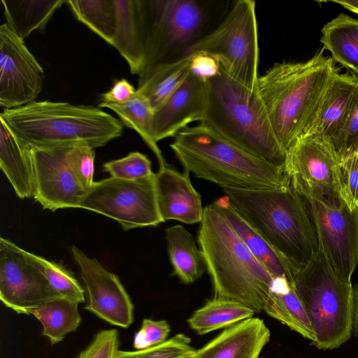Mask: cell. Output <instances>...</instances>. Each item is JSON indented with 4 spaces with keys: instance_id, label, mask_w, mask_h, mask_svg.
I'll use <instances>...</instances> for the list:
<instances>
[{
    "instance_id": "obj_39",
    "label": "cell",
    "mask_w": 358,
    "mask_h": 358,
    "mask_svg": "<svg viewBox=\"0 0 358 358\" xmlns=\"http://www.w3.org/2000/svg\"><path fill=\"white\" fill-rule=\"evenodd\" d=\"M170 332L171 326L166 320L145 318L134 335V348L141 350L162 344L167 340Z\"/></svg>"
},
{
    "instance_id": "obj_12",
    "label": "cell",
    "mask_w": 358,
    "mask_h": 358,
    "mask_svg": "<svg viewBox=\"0 0 358 358\" xmlns=\"http://www.w3.org/2000/svg\"><path fill=\"white\" fill-rule=\"evenodd\" d=\"M62 297L51 286L37 255L0 238V299L19 314Z\"/></svg>"
},
{
    "instance_id": "obj_28",
    "label": "cell",
    "mask_w": 358,
    "mask_h": 358,
    "mask_svg": "<svg viewBox=\"0 0 358 358\" xmlns=\"http://www.w3.org/2000/svg\"><path fill=\"white\" fill-rule=\"evenodd\" d=\"M6 24L24 40L34 31L43 32L66 0H1Z\"/></svg>"
},
{
    "instance_id": "obj_5",
    "label": "cell",
    "mask_w": 358,
    "mask_h": 358,
    "mask_svg": "<svg viewBox=\"0 0 358 358\" xmlns=\"http://www.w3.org/2000/svg\"><path fill=\"white\" fill-rule=\"evenodd\" d=\"M198 242L214 298L240 302L255 313L263 311L274 278L214 203L204 208Z\"/></svg>"
},
{
    "instance_id": "obj_45",
    "label": "cell",
    "mask_w": 358,
    "mask_h": 358,
    "mask_svg": "<svg viewBox=\"0 0 358 358\" xmlns=\"http://www.w3.org/2000/svg\"><path fill=\"white\" fill-rule=\"evenodd\" d=\"M195 350L192 351L191 352H189V353H187V354H186V355H183V356H182V357H180L179 358H193V355H194V353Z\"/></svg>"
},
{
    "instance_id": "obj_15",
    "label": "cell",
    "mask_w": 358,
    "mask_h": 358,
    "mask_svg": "<svg viewBox=\"0 0 358 358\" xmlns=\"http://www.w3.org/2000/svg\"><path fill=\"white\" fill-rule=\"evenodd\" d=\"M71 252L87 292L85 308L110 324L129 327L134 321V305L118 276L78 248L73 246Z\"/></svg>"
},
{
    "instance_id": "obj_6",
    "label": "cell",
    "mask_w": 358,
    "mask_h": 358,
    "mask_svg": "<svg viewBox=\"0 0 358 358\" xmlns=\"http://www.w3.org/2000/svg\"><path fill=\"white\" fill-rule=\"evenodd\" d=\"M203 123L247 152L283 168L286 152L279 143L258 93L220 73L206 81Z\"/></svg>"
},
{
    "instance_id": "obj_36",
    "label": "cell",
    "mask_w": 358,
    "mask_h": 358,
    "mask_svg": "<svg viewBox=\"0 0 358 358\" xmlns=\"http://www.w3.org/2000/svg\"><path fill=\"white\" fill-rule=\"evenodd\" d=\"M195 349L191 338L184 334H178L158 345L141 350H118L115 358H179Z\"/></svg>"
},
{
    "instance_id": "obj_7",
    "label": "cell",
    "mask_w": 358,
    "mask_h": 358,
    "mask_svg": "<svg viewBox=\"0 0 358 358\" xmlns=\"http://www.w3.org/2000/svg\"><path fill=\"white\" fill-rule=\"evenodd\" d=\"M145 64L141 77L155 66L187 55L222 20L227 1L145 0Z\"/></svg>"
},
{
    "instance_id": "obj_23",
    "label": "cell",
    "mask_w": 358,
    "mask_h": 358,
    "mask_svg": "<svg viewBox=\"0 0 358 358\" xmlns=\"http://www.w3.org/2000/svg\"><path fill=\"white\" fill-rule=\"evenodd\" d=\"M0 167L20 199L35 192V171L31 150L22 145L0 121Z\"/></svg>"
},
{
    "instance_id": "obj_44",
    "label": "cell",
    "mask_w": 358,
    "mask_h": 358,
    "mask_svg": "<svg viewBox=\"0 0 358 358\" xmlns=\"http://www.w3.org/2000/svg\"><path fill=\"white\" fill-rule=\"evenodd\" d=\"M333 3H338L345 8V9L350 10L351 12L358 15V0L352 1H331Z\"/></svg>"
},
{
    "instance_id": "obj_27",
    "label": "cell",
    "mask_w": 358,
    "mask_h": 358,
    "mask_svg": "<svg viewBox=\"0 0 358 358\" xmlns=\"http://www.w3.org/2000/svg\"><path fill=\"white\" fill-rule=\"evenodd\" d=\"M165 237L173 275L184 284L194 283L206 269L203 253L194 237L180 224L167 228Z\"/></svg>"
},
{
    "instance_id": "obj_22",
    "label": "cell",
    "mask_w": 358,
    "mask_h": 358,
    "mask_svg": "<svg viewBox=\"0 0 358 358\" xmlns=\"http://www.w3.org/2000/svg\"><path fill=\"white\" fill-rule=\"evenodd\" d=\"M213 203L227 220L252 254L273 278H287L293 280L294 272L289 264L235 209L227 196L219 198Z\"/></svg>"
},
{
    "instance_id": "obj_41",
    "label": "cell",
    "mask_w": 358,
    "mask_h": 358,
    "mask_svg": "<svg viewBox=\"0 0 358 358\" xmlns=\"http://www.w3.org/2000/svg\"><path fill=\"white\" fill-rule=\"evenodd\" d=\"M192 54L191 73L206 81L220 73V64L215 57L202 52Z\"/></svg>"
},
{
    "instance_id": "obj_34",
    "label": "cell",
    "mask_w": 358,
    "mask_h": 358,
    "mask_svg": "<svg viewBox=\"0 0 358 358\" xmlns=\"http://www.w3.org/2000/svg\"><path fill=\"white\" fill-rule=\"evenodd\" d=\"M37 259L50 284L62 297L78 303L85 301V291L69 271L41 256L37 255Z\"/></svg>"
},
{
    "instance_id": "obj_35",
    "label": "cell",
    "mask_w": 358,
    "mask_h": 358,
    "mask_svg": "<svg viewBox=\"0 0 358 358\" xmlns=\"http://www.w3.org/2000/svg\"><path fill=\"white\" fill-rule=\"evenodd\" d=\"M103 169L110 177L127 180L150 177L155 173L150 160L139 152H131L123 158L106 162Z\"/></svg>"
},
{
    "instance_id": "obj_13",
    "label": "cell",
    "mask_w": 358,
    "mask_h": 358,
    "mask_svg": "<svg viewBox=\"0 0 358 358\" xmlns=\"http://www.w3.org/2000/svg\"><path fill=\"white\" fill-rule=\"evenodd\" d=\"M307 203L318 241V252L341 279L352 282L358 265V208L343 201L334 206L307 195Z\"/></svg>"
},
{
    "instance_id": "obj_29",
    "label": "cell",
    "mask_w": 358,
    "mask_h": 358,
    "mask_svg": "<svg viewBox=\"0 0 358 358\" xmlns=\"http://www.w3.org/2000/svg\"><path fill=\"white\" fill-rule=\"evenodd\" d=\"M255 314L252 308L240 302L213 297L196 310L187 322L197 334L205 335L252 317Z\"/></svg>"
},
{
    "instance_id": "obj_30",
    "label": "cell",
    "mask_w": 358,
    "mask_h": 358,
    "mask_svg": "<svg viewBox=\"0 0 358 358\" xmlns=\"http://www.w3.org/2000/svg\"><path fill=\"white\" fill-rule=\"evenodd\" d=\"M99 106L113 111L124 126L134 130L141 137L155 155L159 168L168 165L154 137V110L143 96L136 92L134 96L125 103H100Z\"/></svg>"
},
{
    "instance_id": "obj_38",
    "label": "cell",
    "mask_w": 358,
    "mask_h": 358,
    "mask_svg": "<svg viewBox=\"0 0 358 358\" xmlns=\"http://www.w3.org/2000/svg\"><path fill=\"white\" fill-rule=\"evenodd\" d=\"M94 149L84 145L70 146L69 162L70 166L81 185L89 191L94 184Z\"/></svg>"
},
{
    "instance_id": "obj_14",
    "label": "cell",
    "mask_w": 358,
    "mask_h": 358,
    "mask_svg": "<svg viewBox=\"0 0 358 358\" xmlns=\"http://www.w3.org/2000/svg\"><path fill=\"white\" fill-rule=\"evenodd\" d=\"M43 69L24 40L6 23L0 26V106L4 109L35 101L43 90Z\"/></svg>"
},
{
    "instance_id": "obj_10",
    "label": "cell",
    "mask_w": 358,
    "mask_h": 358,
    "mask_svg": "<svg viewBox=\"0 0 358 358\" xmlns=\"http://www.w3.org/2000/svg\"><path fill=\"white\" fill-rule=\"evenodd\" d=\"M80 208L110 217L124 230L163 222L157 203L155 173L135 180L110 177L94 182Z\"/></svg>"
},
{
    "instance_id": "obj_16",
    "label": "cell",
    "mask_w": 358,
    "mask_h": 358,
    "mask_svg": "<svg viewBox=\"0 0 358 358\" xmlns=\"http://www.w3.org/2000/svg\"><path fill=\"white\" fill-rule=\"evenodd\" d=\"M57 147L31 150L35 171L34 199L43 208L55 211L80 208L87 194L69 162V148Z\"/></svg>"
},
{
    "instance_id": "obj_42",
    "label": "cell",
    "mask_w": 358,
    "mask_h": 358,
    "mask_svg": "<svg viewBox=\"0 0 358 358\" xmlns=\"http://www.w3.org/2000/svg\"><path fill=\"white\" fill-rule=\"evenodd\" d=\"M136 89L125 78L117 80L109 91L101 94L103 103L122 104L131 100Z\"/></svg>"
},
{
    "instance_id": "obj_43",
    "label": "cell",
    "mask_w": 358,
    "mask_h": 358,
    "mask_svg": "<svg viewBox=\"0 0 358 358\" xmlns=\"http://www.w3.org/2000/svg\"><path fill=\"white\" fill-rule=\"evenodd\" d=\"M354 292V320L352 333L355 336H358V284L353 286Z\"/></svg>"
},
{
    "instance_id": "obj_19",
    "label": "cell",
    "mask_w": 358,
    "mask_h": 358,
    "mask_svg": "<svg viewBox=\"0 0 358 358\" xmlns=\"http://www.w3.org/2000/svg\"><path fill=\"white\" fill-rule=\"evenodd\" d=\"M270 338L264 321L252 317L225 328L193 358H259Z\"/></svg>"
},
{
    "instance_id": "obj_18",
    "label": "cell",
    "mask_w": 358,
    "mask_h": 358,
    "mask_svg": "<svg viewBox=\"0 0 358 358\" xmlns=\"http://www.w3.org/2000/svg\"><path fill=\"white\" fill-rule=\"evenodd\" d=\"M155 187L163 222L173 220L189 224L201 223L204 208L189 173H181L169 165L159 168L155 173Z\"/></svg>"
},
{
    "instance_id": "obj_37",
    "label": "cell",
    "mask_w": 358,
    "mask_h": 358,
    "mask_svg": "<svg viewBox=\"0 0 358 358\" xmlns=\"http://www.w3.org/2000/svg\"><path fill=\"white\" fill-rule=\"evenodd\" d=\"M338 183L341 198L350 210L358 208V152L339 159Z\"/></svg>"
},
{
    "instance_id": "obj_26",
    "label": "cell",
    "mask_w": 358,
    "mask_h": 358,
    "mask_svg": "<svg viewBox=\"0 0 358 358\" xmlns=\"http://www.w3.org/2000/svg\"><path fill=\"white\" fill-rule=\"evenodd\" d=\"M321 33L322 48L358 78V20L341 13L326 23Z\"/></svg>"
},
{
    "instance_id": "obj_40",
    "label": "cell",
    "mask_w": 358,
    "mask_h": 358,
    "mask_svg": "<svg viewBox=\"0 0 358 358\" xmlns=\"http://www.w3.org/2000/svg\"><path fill=\"white\" fill-rule=\"evenodd\" d=\"M119 334L117 329H105L98 332L90 344L78 358H115L119 350Z\"/></svg>"
},
{
    "instance_id": "obj_25",
    "label": "cell",
    "mask_w": 358,
    "mask_h": 358,
    "mask_svg": "<svg viewBox=\"0 0 358 358\" xmlns=\"http://www.w3.org/2000/svg\"><path fill=\"white\" fill-rule=\"evenodd\" d=\"M193 54L159 64L138 78L136 92L143 96L153 110L160 106L190 73Z\"/></svg>"
},
{
    "instance_id": "obj_9",
    "label": "cell",
    "mask_w": 358,
    "mask_h": 358,
    "mask_svg": "<svg viewBox=\"0 0 358 358\" xmlns=\"http://www.w3.org/2000/svg\"><path fill=\"white\" fill-rule=\"evenodd\" d=\"M215 57L230 78L257 90L259 48L255 2L238 0L222 20L188 52Z\"/></svg>"
},
{
    "instance_id": "obj_21",
    "label": "cell",
    "mask_w": 358,
    "mask_h": 358,
    "mask_svg": "<svg viewBox=\"0 0 358 358\" xmlns=\"http://www.w3.org/2000/svg\"><path fill=\"white\" fill-rule=\"evenodd\" d=\"M357 87L358 78L355 75L336 73L303 135H313L329 143L345 117Z\"/></svg>"
},
{
    "instance_id": "obj_33",
    "label": "cell",
    "mask_w": 358,
    "mask_h": 358,
    "mask_svg": "<svg viewBox=\"0 0 358 358\" xmlns=\"http://www.w3.org/2000/svg\"><path fill=\"white\" fill-rule=\"evenodd\" d=\"M329 143L339 159L358 152V87L345 117Z\"/></svg>"
},
{
    "instance_id": "obj_31",
    "label": "cell",
    "mask_w": 358,
    "mask_h": 358,
    "mask_svg": "<svg viewBox=\"0 0 358 358\" xmlns=\"http://www.w3.org/2000/svg\"><path fill=\"white\" fill-rule=\"evenodd\" d=\"M78 304L60 297L46 303L31 313L41 323L42 334L48 338L51 345L62 341L68 334L78 328L82 320Z\"/></svg>"
},
{
    "instance_id": "obj_24",
    "label": "cell",
    "mask_w": 358,
    "mask_h": 358,
    "mask_svg": "<svg viewBox=\"0 0 358 358\" xmlns=\"http://www.w3.org/2000/svg\"><path fill=\"white\" fill-rule=\"evenodd\" d=\"M263 311L312 343L315 341L314 332L293 280L273 279Z\"/></svg>"
},
{
    "instance_id": "obj_20",
    "label": "cell",
    "mask_w": 358,
    "mask_h": 358,
    "mask_svg": "<svg viewBox=\"0 0 358 358\" xmlns=\"http://www.w3.org/2000/svg\"><path fill=\"white\" fill-rule=\"evenodd\" d=\"M116 26L113 46L138 76L145 64L146 18L145 0H113Z\"/></svg>"
},
{
    "instance_id": "obj_1",
    "label": "cell",
    "mask_w": 358,
    "mask_h": 358,
    "mask_svg": "<svg viewBox=\"0 0 358 358\" xmlns=\"http://www.w3.org/2000/svg\"><path fill=\"white\" fill-rule=\"evenodd\" d=\"M235 209L289 264L294 273L318 252L315 229L302 194L290 180L273 189L224 188Z\"/></svg>"
},
{
    "instance_id": "obj_8",
    "label": "cell",
    "mask_w": 358,
    "mask_h": 358,
    "mask_svg": "<svg viewBox=\"0 0 358 358\" xmlns=\"http://www.w3.org/2000/svg\"><path fill=\"white\" fill-rule=\"evenodd\" d=\"M293 280L314 332L313 343L332 350L348 341L353 330L352 282L338 278L319 252L294 273Z\"/></svg>"
},
{
    "instance_id": "obj_11",
    "label": "cell",
    "mask_w": 358,
    "mask_h": 358,
    "mask_svg": "<svg viewBox=\"0 0 358 358\" xmlns=\"http://www.w3.org/2000/svg\"><path fill=\"white\" fill-rule=\"evenodd\" d=\"M339 159L331 145L303 134L286 152L284 170L302 194L334 206L343 203L338 183Z\"/></svg>"
},
{
    "instance_id": "obj_2",
    "label": "cell",
    "mask_w": 358,
    "mask_h": 358,
    "mask_svg": "<svg viewBox=\"0 0 358 358\" xmlns=\"http://www.w3.org/2000/svg\"><path fill=\"white\" fill-rule=\"evenodd\" d=\"M0 121L30 150L75 145L94 149L121 136L124 127L99 108L50 101L4 109Z\"/></svg>"
},
{
    "instance_id": "obj_17",
    "label": "cell",
    "mask_w": 358,
    "mask_h": 358,
    "mask_svg": "<svg viewBox=\"0 0 358 358\" xmlns=\"http://www.w3.org/2000/svg\"><path fill=\"white\" fill-rule=\"evenodd\" d=\"M207 103L206 81L189 73L180 86L154 110L153 132L155 141L175 137L193 122H201Z\"/></svg>"
},
{
    "instance_id": "obj_3",
    "label": "cell",
    "mask_w": 358,
    "mask_h": 358,
    "mask_svg": "<svg viewBox=\"0 0 358 358\" xmlns=\"http://www.w3.org/2000/svg\"><path fill=\"white\" fill-rule=\"evenodd\" d=\"M338 71L322 48L304 62L275 63L257 80L258 93L275 136L287 150L303 135Z\"/></svg>"
},
{
    "instance_id": "obj_32",
    "label": "cell",
    "mask_w": 358,
    "mask_h": 358,
    "mask_svg": "<svg viewBox=\"0 0 358 358\" xmlns=\"http://www.w3.org/2000/svg\"><path fill=\"white\" fill-rule=\"evenodd\" d=\"M66 4L78 20L113 45L116 26L113 0H69Z\"/></svg>"
},
{
    "instance_id": "obj_4",
    "label": "cell",
    "mask_w": 358,
    "mask_h": 358,
    "mask_svg": "<svg viewBox=\"0 0 358 358\" xmlns=\"http://www.w3.org/2000/svg\"><path fill=\"white\" fill-rule=\"evenodd\" d=\"M169 146L186 173L222 189H273L289 180L283 168L247 152L203 123L183 129Z\"/></svg>"
}]
</instances>
